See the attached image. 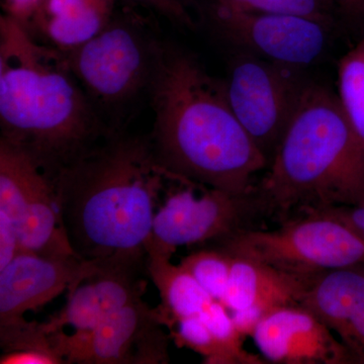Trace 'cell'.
I'll use <instances>...</instances> for the list:
<instances>
[{
    "label": "cell",
    "instance_id": "6da1fadb",
    "mask_svg": "<svg viewBox=\"0 0 364 364\" xmlns=\"http://www.w3.org/2000/svg\"><path fill=\"white\" fill-rule=\"evenodd\" d=\"M148 95L160 166L232 195H252L268 160L235 116L224 82L191 53L164 44Z\"/></svg>",
    "mask_w": 364,
    "mask_h": 364
},
{
    "label": "cell",
    "instance_id": "7a4b0ae2",
    "mask_svg": "<svg viewBox=\"0 0 364 364\" xmlns=\"http://www.w3.org/2000/svg\"><path fill=\"white\" fill-rule=\"evenodd\" d=\"M0 140L53 179L112 133L63 53L7 14L0 18Z\"/></svg>",
    "mask_w": 364,
    "mask_h": 364
},
{
    "label": "cell",
    "instance_id": "3957f363",
    "mask_svg": "<svg viewBox=\"0 0 364 364\" xmlns=\"http://www.w3.org/2000/svg\"><path fill=\"white\" fill-rule=\"evenodd\" d=\"M64 226L82 259L146 256L165 170L149 138L112 132L55 177Z\"/></svg>",
    "mask_w": 364,
    "mask_h": 364
},
{
    "label": "cell",
    "instance_id": "277c9868",
    "mask_svg": "<svg viewBox=\"0 0 364 364\" xmlns=\"http://www.w3.org/2000/svg\"><path fill=\"white\" fill-rule=\"evenodd\" d=\"M251 196L260 215L279 223L364 203V149L335 93L306 85Z\"/></svg>",
    "mask_w": 364,
    "mask_h": 364
},
{
    "label": "cell",
    "instance_id": "5b68a950",
    "mask_svg": "<svg viewBox=\"0 0 364 364\" xmlns=\"http://www.w3.org/2000/svg\"><path fill=\"white\" fill-rule=\"evenodd\" d=\"M164 44L149 21L134 13L114 14L95 37L61 51L109 131L143 93H149Z\"/></svg>",
    "mask_w": 364,
    "mask_h": 364
},
{
    "label": "cell",
    "instance_id": "8992f818",
    "mask_svg": "<svg viewBox=\"0 0 364 364\" xmlns=\"http://www.w3.org/2000/svg\"><path fill=\"white\" fill-rule=\"evenodd\" d=\"M210 246L305 279L364 264L363 239L323 213L294 215L273 230L247 228Z\"/></svg>",
    "mask_w": 364,
    "mask_h": 364
},
{
    "label": "cell",
    "instance_id": "52a82bcc",
    "mask_svg": "<svg viewBox=\"0 0 364 364\" xmlns=\"http://www.w3.org/2000/svg\"><path fill=\"white\" fill-rule=\"evenodd\" d=\"M165 170V169H164ZM164 200L145 249L171 258L181 246H210L252 228L259 215L252 196L232 195L165 170Z\"/></svg>",
    "mask_w": 364,
    "mask_h": 364
},
{
    "label": "cell",
    "instance_id": "ba28073f",
    "mask_svg": "<svg viewBox=\"0 0 364 364\" xmlns=\"http://www.w3.org/2000/svg\"><path fill=\"white\" fill-rule=\"evenodd\" d=\"M294 68L248 54L238 57L224 81L235 116L269 162L306 85Z\"/></svg>",
    "mask_w": 364,
    "mask_h": 364
},
{
    "label": "cell",
    "instance_id": "9c48e42d",
    "mask_svg": "<svg viewBox=\"0 0 364 364\" xmlns=\"http://www.w3.org/2000/svg\"><path fill=\"white\" fill-rule=\"evenodd\" d=\"M157 308L143 299L112 314L91 330L69 335L52 333L53 342L66 363H168L170 336Z\"/></svg>",
    "mask_w": 364,
    "mask_h": 364
},
{
    "label": "cell",
    "instance_id": "30bf717a",
    "mask_svg": "<svg viewBox=\"0 0 364 364\" xmlns=\"http://www.w3.org/2000/svg\"><path fill=\"white\" fill-rule=\"evenodd\" d=\"M218 32L254 56L291 68L311 65L328 44L329 23L294 14L249 13L210 2Z\"/></svg>",
    "mask_w": 364,
    "mask_h": 364
},
{
    "label": "cell",
    "instance_id": "8fae6325",
    "mask_svg": "<svg viewBox=\"0 0 364 364\" xmlns=\"http://www.w3.org/2000/svg\"><path fill=\"white\" fill-rule=\"evenodd\" d=\"M97 270L67 291L65 306L44 322L48 333L91 330L109 316L143 299L147 256H114L97 260Z\"/></svg>",
    "mask_w": 364,
    "mask_h": 364
},
{
    "label": "cell",
    "instance_id": "7c38bea8",
    "mask_svg": "<svg viewBox=\"0 0 364 364\" xmlns=\"http://www.w3.org/2000/svg\"><path fill=\"white\" fill-rule=\"evenodd\" d=\"M97 260L52 258L20 252L0 269V327L26 320L97 270Z\"/></svg>",
    "mask_w": 364,
    "mask_h": 364
},
{
    "label": "cell",
    "instance_id": "4fadbf2b",
    "mask_svg": "<svg viewBox=\"0 0 364 364\" xmlns=\"http://www.w3.org/2000/svg\"><path fill=\"white\" fill-rule=\"evenodd\" d=\"M251 338L267 363L353 364L336 335L299 305L280 306L267 314Z\"/></svg>",
    "mask_w": 364,
    "mask_h": 364
},
{
    "label": "cell",
    "instance_id": "5bb4252c",
    "mask_svg": "<svg viewBox=\"0 0 364 364\" xmlns=\"http://www.w3.org/2000/svg\"><path fill=\"white\" fill-rule=\"evenodd\" d=\"M232 257L229 286L222 303L245 338L252 336L256 326L272 311L299 305L310 279L243 256Z\"/></svg>",
    "mask_w": 364,
    "mask_h": 364
},
{
    "label": "cell",
    "instance_id": "9a60e30c",
    "mask_svg": "<svg viewBox=\"0 0 364 364\" xmlns=\"http://www.w3.org/2000/svg\"><path fill=\"white\" fill-rule=\"evenodd\" d=\"M299 306L336 335L353 364H364V264L310 279Z\"/></svg>",
    "mask_w": 364,
    "mask_h": 364
},
{
    "label": "cell",
    "instance_id": "2e32d148",
    "mask_svg": "<svg viewBox=\"0 0 364 364\" xmlns=\"http://www.w3.org/2000/svg\"><path fill=\"white\" fill-rule=\"evenodd\" d=\"M116 14V0H43L26 28L60 51L85 44L102 32Z\"/></svg>",
    "mask_w": 364,
    "mask_h": 364
},
{
    "label": "cell",
    "instance_id": "e0dca14e",
    "mask_svg": "<svg viewBox=\"0 0 364 364\" xmlns=\"http://www.w3.org/2000/svg\"><path fill=\"white\" fill-rule=\"evenodd\" d=\"M18 232L20 252L52 258L77 255L64 226L54 179L47 173L33 191L18 223Z\"/></svg>",
    "mask_w": 364,
    "mask_h": 364
},
{
    "label": "cell",
    "instance_id": "ac0fdd59",
    "mask_svg": "<svg viewBox=\"0 0 364 364\" xmlns=\"http://www.w3.org/2000/svg\"><path fill=\"white\" fill-rule=\"evenodd\" d=\"M148 277L159 291L161 304L156 306L166 327L179 318L198 316L214 299L181 263L159 254H147Z\"/></svg>",
    "mask_w": 364,
    "mask_h": 364
},
{
    "label": "cell",
    "instance_id": "d6986e66",
    "mask_svg": "<svg viewBox=\"0 0 364 364\" xmlns=\"http://www.w3.org/2000/svg\"><path fill=\"white\" fill-rule=\"evenodd\" d=\"M45 173L25 151L0 140V212L16 228Z\"/></svg>",
    "mask_w": 364,
    "mask_h": 364
},
{
    "label": "cell",
    "instance_id": "ffe728a7",
    "mask_svg": "<svg viewBox=\"0 0 364 364\" xmlns=\"http://www.w3.org/2000/svg\"><path fill=\"white\" fill-rule=\"evenodd\" d=\"M336 95L364 149V36L338 65Z\"/></svg>",
    "mask_w": 364,
    "mask_h": 364
},
{
    "label": "cell",
    "instance_id": "44dd1931",
    "mask_svg": "<svg viewBox=\"0 0 364 364\" xmlns=\"http://www.w3.org/2000/svg\"><path fill=\"white\" fill-rule=\"evenodd\" d=\"M231 254L217 246H203L182 258L181 264L215 301H223L229 286Z\"/></svg>",
    "mask_w": 364,
    "mask_h": 364
},
{
    "label": "cell",
    "instance_id": "7402d4cb",
    "mask_svg": "<svg viewBox=\"0 0 364 364\" xmlns=\"http://www.w3.org/2000/svg\"><path fill=\"white\" fill-rule=\"evenodd\" d=\"M166 327L177 346L200 354L205 363L241 364L238 358L215 338L200 315L179 318Z\"/></svg>",
    "mask_w": 364,
    "mask_h": 364
},
{
    "label": "cell",
    "instance_id": "603a6c76",
    "mask_svg": "<svg viewBox=\"0 0 364 364\" xmlns=\"http://www.w3.org/2000/svg\"><path fill=\"white\" fill-rule=\"evenodd\" d=\"M215 4L249 13L294 14L330 23L332 0H212Z\"/></svg>",
    "mask_w": 364,
    "mask_h": 364
},
{
    "label": "cell",
    "instance_id": "cb8c5ba5",
    "mask_svg": "<svg viewBox=\"0 0 364 364\" xmlns=\"http://www.w3.org/2000/svg\"><path fill=\"white\" fill-rule=\"evenodd\" d=\"M20 253L18 228L13 220L0 212V269Z\"/></svg>",
    "mask_w": 364,
    "mask_h": 364
},
{
    "label": "cell",
    "instance_id": "d4e9b609",
    "mask_svg": "<svg viewBox=\"0 0 364 364\" xmlns=\"http://www.w3.org/2000/svg\"><path fill=\"white\" fill-rule=\"evenodd\" d=\"M149 6L157 13L179 26L193 28V20L184 4L183 0H135Z\"/></svg>",
    "mask_w": 364,
    "mask_h": 364
},
{
    "label": "cell",
    "instance_id": "484cf974",
    "mask_svg": "<svg viewBox=\"0 0 364 364\" xmlns=\"http://www.w3.org/2000/svg\"><path fill=\"white\" fill-rule=\"evenodd\" d=\"M1 364H63V358L51 352L18 350L2 352Z\"/></svg>",
    "mask_w": 364,
    "mask_h": 364
},
{
    "label": "cell",
    "instance_id": "4316f807",
    "mask_svg": "<svg viewBox=\"0 0 364 364\" xmlns=\"http://www.w3.org/2000/svg\"><path fill=\"white\" fill-rule=\"evenodd\" d=\"M313 213H323V214L331 215L350 228L352 231L355 232L364 240V203L342 205V207L328 208V210Z\"/></svg>",
    "mask_w": 364,
    "mask_h": 364
},
{
    "label": "cell",
    "instance_id": "83f0119b",
    "mask_svg": "<svg viewBox=\"0 0 364 364\" xmlns=\"http://www.w3.org/2000/svg\"><path fill=\"white\" fill-rule=\"evenodd\" d=\"M43 0H4L6 14L26 23Z\"/></svg>",
    "mask_w": 364,
    "mask_h": 364
},
{
    "label": "cell",
    "instance_id": "f1b7e54d",
    "mask_svg": "<svg viewBox=\"0 0 364 364\" xmlns=\"http://www.w3.org/2000/svg\"><path fill=\"white\" fill-rule=\"evenodd\" d=\"M335 9L352 21H364V0H334Z\"/></svg>",
    "mask_w": 364,
    "mask_h": 364
},
{
    "label": "cell",
    "instance_id": "f546056e",
    "mask_svg": "<svg viewBox=\"0 0 364 364\" xmlns=\"http://www.w3.org/2000/svg\"><path fill=\"white\" fill-rule=\"evenodd\" d=\"M332 1L334 2V0H332ZM334 6H335V4H334Z\"/></svg>",
    "mask_w": 364,
    "mask_h": 364
}]
</instances>
